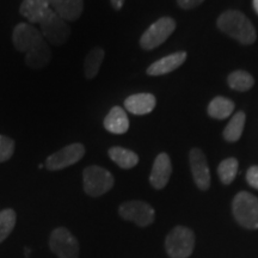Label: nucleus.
<instances>
[{
    "mask_svg": "<svg viewBox=\"0 0 258 258\" xmlns=\"http://www.w3.org/2000/svg\"><path fill=\"white\" fill-rule=\"evenodd\" d=\"M218 28L226 35L243 44H252L256 41V30L246 16L235 10H230L218 18Z\"/></svg>",
    "mask_w": 258,
    "mask_h": 258,
    "instance_id": "obj_1",
    "label": "nucleus"
},
{
    "mask_svg": "<svg viewBox=\"0 0 258 258\" xmlns=\"http://www.w3.org/2000/svg\"><path fill=\"white\" fill-rule=\"evenodd\" d=\"M235 220L249 230L258 228V199L252 194L241 191L235 195L232 203Z\"/></svg>",
    "mask_w": 258,
    "mask_h": 258,
    "instance_id": "obj_2",
    "label": "nucleus"
},
{
    "mask_svg": "<svg viewBox=\"0 0 258 258\" xmlns=\"http://www.w3.org/2000/svg\"><path fill=\"white\" fill-rule=\"evenodd\" d=\"M115 179L104 167L92 165L83 171L84 191L91 198L104 195L114 186Z\"/></svg>",
    "mask_w": 258,
    "mask_h": 258,
    "instance_id": "obj_3",
    "label": "nucleus"
},
{
    "mask_svg": "<svg viewBox=\"0 0 258 258\" xmlns=\"http://www.w3.org/2000/svg\"><path fill=\"white\" fill-rule=\"evenodd\" d=\"M195 246V235L184 226H177L167 234L165 249L171 258H188Z\"/></svg>",
    "mask_w": 258,
    "mask_h": 258,
    "instance_id": "obj_4",
    "label": "nucleus"
},
{
    "mask_svg": "<svg viewBox=\"0 0 258 258\" xmlns=\"http://www.w3.org/2000/svg\"><path fill=\"white\" fill-rule=\"evenodd\" d=\"M40 25L44 40L54 46L60 47L69 41L71 35L69 24L54 10H50L49 14L41 22Z\"/></svg>",
    "mask_w": 258,
    "mask_h": 258,
    "instance_id": "obj_5",
    "label": "nucleus"
},
{
    "mask_svg": "<svg viewBox=\"0 0 258 258\" xmlns=\"http://www.w3.org/2000/svg\"><path fill=\"white\" fill-rule=\"evenodd\" d=\"M176 22L170 17H161L154 22L144 32L140 38V46L145 50H152L163 44L175 31Z\"/></svg>",
    "mask_w": 258,
    "mask_h": 258,
    "instance_id": "obj_6",
    "label": "nucleus"
},
{
    "mask_svg": "<svg viewBox=\"0 0 258 258\" xmlns=\"http://www.w3.org/2000/svg\"><path fill=\"white\" fill-rule=\"evenodd\" d=\"M49 247L59 258H79L78 240L64 227H57L51 232Z\"/></svg>",
    "mask_w": 258,
    "mask_h": 258,
    "instance_id": "obj_7",
    "label": "nucleus"
},
{
    "mask_svg": "<svg viewBox=\"0 0 258 258\" xmlns=\"http://www.w3.org/2000/svg\"><path fill=\"white\" fill-rule=\"evenodd\" d=\"M85 156V146L80 143L71 144L50 154L46 159V167L49 171H60L77 164Z\"/></svg>",
    "mask_w": 258,
    "mask_h": 258,
    "instance_id": "obj_8",
    "label": "nucleus"
},
{
    "mask_svg": "<svg viewBox=\"0 0 258 258\" xmlns=\"http://www.w3.org/2000/svg\"><path fill=\"white\" fill-rule=\"evenodd\" d=\"M121 218L132 221L140 227H146L154 221L153 207L144 201H128L122 203L118 209Z\"/></svg>",
    "mask_w": 258,
    "mask_h": 258,
    "instance_id": "obj_9",
    "label": "nucleus"
},
{
    "mask_svg": "<svg viewBox=\"0 0 258 258\" xmlns=\"http://www.w3.org/2000/svg\"><path fill=\"white\" fill-rule=\"evenodd\" d=\"M12 41L16 49L21 53H28L31 48L44 41L43 35L34 25L28 23H19L14 28Z\"/></svg>",
    "mask_w": 258,
    "mask_h": 258,
    "instance_id": "obj_10",
    "label": "nucleus"
},
{
    "mask_svg": "<svg viewBox=\"0 0 258 258\" xmlns=\"http://www.w3.org/2000/svg\"><path fill=\"white\" fill-rule=\"evenodd\" d=\"M189 161L194 180H195L198 188L207 190L211 185V172H209L205 153L199 148H192L189 153Z\"/></svg>",
    "mask_w": 258,
    "mask_h": 258,
    "instance_id": "obj_11",
    "label": "nucleus"
},
{
    "mask_svg": "<svg viewBox=\"0 0 258 258\" xmlns=\"http://www.w3.org/2000/svg\"><path fill=\"white\" fill-rule=\"evenodd\" d=\"M171 173H172V165H171L170 157L166 153L158 154L150 176V183L153 188L158 190L165 188L169 183Z\"/></svg>",
    "mask_w": 258,
    "mask_h": 258,
    "instance_id": "obj_12",
    "label": "nucleus"
},
{
    "mask_svg": "<svg viewBox=\"0 0 258 258\" xmlns=\"http://www.w3.org/2000/svg\"><path fill=\"white\" fill-rule=\"evenodd\" d=\"M186 60V53L185 51H177V53L170 54L165 57H161L160 60H157L148 67L146 73L148 76L157 77V76H164L172 71L178 69L182 66Z\"/></svg>",
    "mask_w": 258,
    "mask_h": 258,
    "instance_id": "obj_13",
    "label": "nucleus"
},
{
    "mask_svg": "<svg viewBox=\"0 0 258 258\" xmlns=\"http://www.w3.org/2000/svg\"><path fill=\"white\" fill-rule=\"evenodd\" d=\"M49 6L47 0H23L19 6V14L30 23L40 24L50 12Z\"/></svg>",
    "mask_w": 258,
    "mask_h": 258,
    "instance_id": "obj_14",
    "label": "nucleus"
},
{
    "mask_svg": "<svg viewBox=\"0 0 258 258\" xmlns=\"http://www.w3.org/2000/svg\"><path fill=\"white\" fill-rule=\"evenodd\" d=\"M156 97L152 93H137L124 101V108L134 115H146L156 108Z\"/></svg>",
    "mask_w": 258,
    "mask_h": 258,
    "instance_id": "obj_15",
    "label": "nucleus"
},
{
    "mask_svg": "<svg viewBox=\"0 0 258 258\" xmlns=\"http://www.w3.org/2000/svg\"><path fill=\"white\" fill-rule=\"evenodd\" d=\"M103 125L109 133L124 134L129 129V120L127 112L121 106H114L105 116Z\"/></svg>",
    "mask_w": 258,
    "mask_h": 258,
    "instance_id": "obj_16",
    "label": "nucleus"
},
{
    "mask_svg": "<svg viewBox=\"0 0 258 258\" xmlns=\"http://www.w3.org/2000/svg\"><path fill=\"white\" fill-rule=\"evenodd\" d=\"M50 59L51 51L46 40L31 48L28 53H25V63L28 67L34 70H40L42 67L47 66Z\"/></svg>",
    "mask_w": 258,
    "mask_h": 258,
    "instance_id": "obj_17",
    "label": "nucleus"
},
{
    "mask_svg": "<svg viewBox=\"0 0 258 258\" xmlns=\"http://www.w3.org/2000/svg\"><path fill=\"white\" fill-rule=\"evenodd\" d=\"M54 11L64 21H77L84 11V0H59Z\"/></svg>",
    "mask_w": 258,
    "mask_h": 258,
    "instance_id": "obj_18",
    "label": "nucleus"
},
{
    "mask_svg": "<svg viewBox=\"0 0 258 258\" xmlns=\"http://www.w3.org/2000/svg\"><path fill=\"white\" fill-rule=\"evenodd\" d=\"M109 157L114 161L115 164H117L121 169L128 170L133 169L134 166L138 165L139 163V156L133 151L127 150L123 147H111L109 150Z\"/></svg>",
    "mask_w": 258,
    "mask_h": 258,
    "instance_id": "obj_19",
    "label": "nucleus"
},
{
    "mask_svg": "<svg viewBox=\"0 0 258 258\" xmlns=\"http://www.w3.org/2000/svg\"><path fill=\"white\" fill-rule=\"evenodd\" d=\"M105 57V51L101 47H95L89 51L84 60V73L88 79L96 78L101 69L103 60Z\"/></svg>",
    "mask_w": 258,
    "mask_h": 258,
    "instance_id": "obj_20",
    "label": "nucleus"
},
{
    "mask_svg": "<svg viewBox=\"0 0 258 258\" xmlns=\"http://www.w3.org/2000/svg\"><path fill=\"white\" fill-rule=\"evenodd\" d=\"M245 121H246V115H245V112H237L224 129L225 140L228 141V143H235V141L239 140L241 134H243Z\"/></svg>",
    "mask_w": 258,
    "mask_h": 258,
    "instance_id": "obj_21",
    "label": "nucleus"
},
{
    "mask_svg": "<svg viewBox=\"0 0 258 258\" xmlns=\"http://www.w3.org/2000/svg\"><path fill=\"white\" fill-rule=\"evenodd\" d=\"M233 110L234 103L225 97H217L208 105L209 116H212L213 118H218V120L227 118Z\"/></svg>",
    "mask_w": 258,
    "mask_h": 258,
    "instance_id": "obj_22",
    "label": "nucleus"
},
{
    "mask_svg": "<svg viewBox=\"0 0 258 258\" xmlns=\"http://www.w3.org/2000/svg\"><path fill=\"white\" fill-rule=\"evenodd\" d=\"M16 221H17V214L14 209L6 208L0 211V244L14 231Z\"/></svg>",
    "mask_w": 258,
    "mask_h": 258,
    "instance_id": "obj_23",
    "label": "nucleus"
},
{
    "mask_svg": "<svg viewBox=\"0 0 258 258\" xmlns=\"http://www.w3.org/2000/svg\"><path fill=\"white\" fill-rule=\"evenodd\" d=\"M254 80L250 73L245 71H235L228 77V85L237 91H247L253 86Z\"/></svg>",
    "mask_w": 258,
    "mask_h": 258,
    "instance_id": "obj_24",
    "label": "nucleus"
},
{
    "mask_svg": "<svg viewBox=\"0 0 258 258\" xmlns=\"http://www.w3.org/2000/svg\"><path fill=\"white\" fill-rule=\"evenodd\" d=\"M238 172V161L235 158H227L222 160L218 167V173L224 184H231Z\"/></svg>",
    "mask_w": 258,
    "mask_h": 258,
    "instance_id": "obj_25",
    "label": "nucleus"
},
{
    "mask_svg": "<svg viewBox=\"0 0 258 258\" xmlns=\"http://www.w3.org/2000/svg\"><path fill=\"white\" fill-rule=\"evenodd\" d=\"M15 147L16 144L14 139L0 135V163H5L14 156Z\"/></svg>",
    "mask_w": 258,
    "mask_h": 258,
    "instance_id": "obj_26",
    "label": "nucleus"
},
{
    "mask_svg": "<svg viewBox=\"0 0 258 258\" xmlns=\"http://www.w3.org/2000/svg\"><path fill=\"white\" fill-rule=\"evenodd\" d=\"M247 183L254 189H258V166L250 167L246 173Z\"/></svg>",
    "mask_w": 258,
    "mask_h": 258,
    "instance_id": "obj_27",
    "label": "nucleus"
},
{
    "mask_svg": "<svg viewBox=\"0 0 258 258\" xmlns=\"http://www.w3.org/2000/svg\"><path fill=\"white\" fill-rule=\"evenodd\" d=\"M203 2L205 0H177V4L184 10H191L200 4H202Z\"/></svg>",
    "mask_w": 258,
    "mask_h": 258,
    "instance_id": "obj_28",
    "label": "nucleus"
},
{
    "mask_svg": "<svg viewBox=\"0 0 258 258\" xmlns=\"http://www.w3.org/2000/svg\"><path fill=\"white\" fill-rule=\"evenodd\" d=\"M110 3L114 10H116V11H120L122 6L124 4V0H110Z\"/></svg>",
    "mask_w": 258,
    "mask_h": 258,
    "instance_id": "obj_29",
    "label": "nucleus"
},
{
    "mask_svg": "<svg viewBox=\"0 0 258 258\" xmlns=\"http://www.w3.org/2000/svg\"><path fill=\"white\" fill-rule=\"evenodd\" d=\"M48 3H49V5H51V6H55L57 3H59V0H47Z\"/></svg>",
    "mask_w": 258,
    "mask_h": 258,
    "instance_id": "obj_30",
    "label": "nucleus"
},
{
    "mask_svg": "<svg viewBox=\"0 0 258 258\" xmlns=\"http://www.w3.org/2000/svg\"><path fill=\"white\" fill-rule=\"evenodd\" d=\"M253 9L258 14V0H253Z\"/></svg>",
    "mask_w": 258,
    "mask_h": 258,
    "instance_id": "obj_31",
    "label": "nucleus"
}]
</instances>
